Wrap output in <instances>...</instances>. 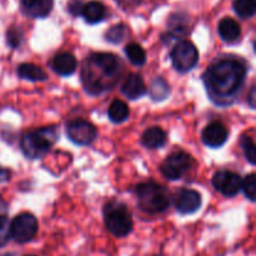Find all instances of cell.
<instances>
[{
  "mask_svg": "<svg viewBox=\"0 0 256 256\" xmlns=\"http://www.w3.org/2000/svg\"><path fill=\"white\" fill-rule=\"evenodd\" d=\"M82 8H84V4L80 0H72L69 2V12L70 14H72L74 16H78V15H82Z\"/></svg>",
  "mask_w": 256,
  "mask_h": 256,
  "instance_id": "29",
  "label": "cell"
},
{
  "mask_svg": "<svg viewBox=\"0 0 256 256\" xmlns=\"http://www.w3.org/2000/svg\"><path fill=\"white\" fill-rule=\"evenodd\" d=\"M76 58L72 52H60L55 55L52 59V66L55 72H58L62 76H69L76 69Z\"/></svg>",
  "mask_w": 256,
  "mask_h": 256,
  "instance_id": "15",
  "label": "cell"
},
{
  "mask_svg": "<svg viewBox=\"0 0 256 256\" xmlns=\"http://www.w3.org/2000/svg\"><path fill=\"white\" fill-rule=\"evenodd\" d=\"M125 54H126L130 62L132 65H135V66H142L146 62V54H145L142 45L136 44V42H130V44H128L125 46Z\"/></svg>",
  "mask_w": 256,
  "mask_h": 256,
  "instance_id": "21",
  "label": "cell"
},
{
  "mask_svg": "<svg viewBox=\"0 0 256 256\" xmlns=\"http://www.w3.org/2000/svg\"><path fill=\"white\" fill-rule=\"evenodd\" d=\"M242 189L244 192L246 199L250 202H255L256 198V176L255 174H250L242 180Z\"/></svg>",
  "mask_w": 256,
  "mask_h": 256,
  "instance_id": "26",
  "label": "cell"
},
{
  "mask_svg": "<svg viewBox=\"0 0 256 256\" xmlns=\"http://www.w3.org/2000/svg\"><path fill=\"white\" fill-rule=\"evenodd\" d=\"M125 35H126V26L124 24H118L108 30L105 39L112 44H119L125 39Z\"/></svg>",
  "mask_w": 256,
  "mask_h": 256,
  "instance_id": "25",
  "label": "cell"
},
{
  "mask_svg": "<svg viewBox=\"0 0 256 256\" xmlns=\"http://www.w3.org/2000/svg\"><path fill=\"white\" fill-rule=\"evenodd\" d=\"M12 238L18 244H26L32 242L38 232V220L30 212H22L10 222Z\"/></svg>",
  "mask_w": 256,
  "mask_h": 256,
  "instance_id": "7",
  "label": "cell"
},
{
  "mask_svg": "<svg viewBox=\"0 0 256 256\" xmlns=\"http://www.w3.org/2000/svg\"><path fill=\"white\" fill-rule=\"evenodd\" d=\"M122 92L126 99L138 100L146 94V85L142 80V75L130 74L124 80L122 85Z\"/></svg>",
  "mask_w": 256,
  "mask_h": 256,
  "instance_id": "13",
  "label": "cell"
},
{
  "mask_svg": "<svg viewBox=\"0 0 256 256\" xmlns=\"http://www.w3.org/2000/svg\"><path fill=\"white\" fill-rule=\"evenodd\" d=\"M54 0H20L22 12L30 18H45L50 14Z\"/></svg>",
  "mask_w": 256,
  "mask_h": 256,
  "instance_id": "14",
  "label": "cell"
},
{
  "mask_svg": "<svg viewBox=\"0 0 256 256\" xmlns=\"http://www.w3.org/2000/svg\"><path fill=\"white\" fill-rule=\"evenodd\" d=\"M130 115L129 106L126 102H124L120 99H115L114 102L110 104L109 109H108V116H109L110 122H115V124H120L128 120Z\"/></svg>",
  "mask_w": 256,
  "mask_h": 256,
  "instance_id": "20",
  "label": "cell"
},
{
  "mask_svg": "<svg viewBox=\"0 0 256 256\" xmlns=\"http://www.w3.org/2000/svg\"><path fill=\"white\" fill-rule=\"evenodd\" d=\"M154 256H162V255H154Z\"/></svg>",
  "mask_w": 256,
  "mask_h": 256,
  "instance_id": "34",
  "label": "cell"
},
{
  "mask_svg": "<svg viewBox=\"0 0 256 256\" xmlns=\"http://www.w3.org/2000/svg\"><path fill=\"white\" fill-rule=\"evenodd\" d=\"M174 204L180 214H192L202 206V195L192 189H180L175 194Z\"/></svg>",
  "mask_w": 256,
  "mask_h": 256,
  "instance_id": "11",
  "label": "cell"
},
{
  "mask_svg": "<svg viewBox=\"0 0 256 256\" xmlns=\"http://www.w3.org/2000/svg\"><path fill=\"white\" fill-rule=\"evenodd\" d=\"M192 165H194V162L189 154L184 152H176L165 159V162L160 166V170L168 180L174 182V180L182 179L188 172H190Z\"/></svg>",
  "mask_w": 256,
  "mask_h": 256,
  "instance_id": "8",
  "label": "cell"
},
{
  "mask_svg": "<svg viewBox=\"0 0 256 256\" xmlns=\"http://www.w3.org/2000/svg\"><path fill=\"white\" fill-rule=\"evenodd\" d=\"M104 222L110 234L116 238L128 236L132 230V215L120 202H110L105 205Z\"/></svg>",
  "mask_w": 256,
  "mask_h": 256,
  "instance_id": "5",
  "label": "cell"
},
{
  "mask_svg": "<svg viewBox=\"0 0 256 256\" xmlns=\"http://www.w3.org/2000/svg\"><path fill=\"white\" fill-rule=\"evenodd\" d=\"M249 104L250 106L254 109L255 108V88L252 86V89H250V92H249Z\"/></svg>",
  "mask_w": 256,
  "mask_h": 256,
  "instance_id": "31",
  "label": "cell"
},
{
  "mask_svg": "<svg viewBox=\"0 0 256 256\" xmlns=\"http://www.w3.org/2000/svg\"><path fill=\"white\" fill-rule=\"evenodd\" d=\"M58 130L55 126L40 128L22 135L20 146L22 154L29 159H40L44 156L50 148L58 142Z\"/></svg>",
  "mask_w": 256,
  "mask_h": 256,
  "instance_id": "3",
  "label": "cell"
},
{
  "mask_svg": "<svg viewBox=\"0 0 256 256\" xmlns=\"http://www.w3.org/2000/svg\"><path fill=\"white\" fill-rule=\"evenodd\" d=\"M256 9L255 0H235L234 2V10L240 18L249 19L254 16Z\"/></svg>",
  "mask_w": 256,
  "mask_h": 256,
  "instance_id": "23",
  "label": "cell"
},
{
  "mask_svg": "<svg viewBox=\"0 0 256 256\" xmlns=\"http://www.w3.org/2000/svg\"><path fill=\"white\" fill-rule=\"evenodd\" d=\"M212 182L215 190L222 192L224 196L232 198L239 194L242 190V180L236 172H229V170H219L214 174Z\"/></svg>",
  "mask_w": 256,
  "mask_h": 256,
  "instance_id": "10",
  "label": "cell"
},
{
  "mask_svg": "<svg viewBox=\"0 0 256 256\" xmlns=\"http://www.w3.org/2000/svg\"><path fill=\"white\" fill-rule=\"evenodd\" d=\"M10 178V172L8 169H4V168H0V182H6Z\"/></svg>",
  "mask_w": 256,
  "mask_h": 256,
  "instance_id": "30",
  "label": "cell"
},
{
  "mask_svg": "<svg viewBox=\"0 0 256 256\" xmlns=\"http://www.w3.org/2000/svg\"><path fill=\"white\" fill-rule=\"evenodd\" d=\"M218 30H219L222 39L228 42H236L240 38V34H242L239 22L232 19V18H224V19L220 20Z\"/></svg>",
  "mask_w": 256,
  "mask_h": 256,
  "instance_id": "17",
  "label": "cell"
},
{
  "mask_svg": "<svg viewBox=\"0 0 256 256\" xmlns=\"http://www.w3.org/2000/svg\"><path fill=\"white\" fill-rule=\"evenodd\" d=\"M82 15L89 24L100 22L105 16V8L100 2H89L82 8Z\"/></svg>",
  "mask_w": 256,
  "mask_h": 256,
  "instance_id": "19",
  "label": "cell"
},
{
  "mask_svg": "<svg viewBox=\"0 0 256 256\" xmlns=\"http://www.w3.org/2000/svg\"><path fill=\"white\" fill-rule=\"evenodd\" d=\"M138 205L146 214H160L169 209L170 198L164 186L154 182H142L135 189Z\"/></svg>",
  "mask_w": 256,
  "mask_h": 256,
  "instance_id": "4",
  "label": "cell"
},
{
  "mask_svg": "<svg viewBox=\"0 0 256 256\" xmlns=\"http://www.w3.org/2000/svg\"><path fill=\"white\" fill-rule=\"evenodd\" d=\"M8 212V206L2 199H0V216H6Z\"/></svg>",
  "mask_w": 256,
  "mask_h": 256,
  "instance_id": "32",
  "label": "cell"
},
{
  "mask_svg": "<svg viewBox=\"0 0 256 256\" xmlns=\"http://www.w3.org/2000/svg\"><path fill=\"white\" fill-rule=\"evenodd\" d=\"M246 74L248 64L242 58L226 55L214 60L204 74L210 100L220 106L232 104L244 85Z\"/></svg>",
  "mask_w": 256,
  "mask_h": 256,
  "instance_id": "1",
  "label": "cell"
},
{
  "mask_svg": "<svg viewBox=\"0 0 256 256\" xmlns=\"http://www.w3.org/2000/svg\"><path fill=\"white\" fill-rule=\"evenodd\" d=\"M229 138V130L220 122H212L202 130V142L206 146L218 149L222 148Z\"/></svg>",
  "mask_w": 256,
  "mask_h": 256,
  "instance_id": "12",
  "label": "cell"
},
{
  "mask_svg": "<svg viewBox=\"0 0 256 256\" xmlns=\"http://www.w3.org/2000/svg\"><path fill=\"white\" fill-rule=\"evenodd\" d=\"M66 135L76 145H89L96 138V128L82 119L72 120L66 124Z\"/></svg>",
  "mask_w": 256,
  "mask_h": 256,
  "instance_id": "9",
  "label": "cell"
},
{
  "mask_svg": "<svg viewBox=\"0 0 256 256\" xmlns=\"http://www.w3.org/2000/svg\"><path fill=\"white\" fill-rule=\"evenodd\" d=\"M166 142V134L159 126H152L145 130L142 136V144L148 149H160Z\"/></svg>",
  "mask_w": 256,
  "mask_h": 256,
  "instance_id": "16",
  "label": "cell"
},
{
  "mask_svg": "<svg viewBox=\"0 0 256 256\" xmlns=\"http://www.w3.org/2000/svg\"><path fill=\"white\" fill-rule=\"evenodd\" d=\"M172 66L179 72H189L199 62V52L189 40H180L172 50Z\"/></svg>",
  "mask_w": 256,
  "mask_h": 256,
  "instance_id": "6",
  "label": "cell"
},
{
  "mask_svg": "<svg viewBox=\"0 0 256 256\" xmlns=\"http://www.w3.org/2000/svg\"><path fill=\"white\" fill-rule=\"evenodd\" d=\"M18 75L22 79L30 82H44L48 79V74L40 66L30 62H24L18 66Z\"/></svg>",
  "mask_w": 256,
  "mask_h": 256,
  "instance_id": "18",
  "label": "cell"
},
{
  "mask_svg": "<svg viewBox=\"0 0 256 256\" xmlns=\"http://www.w3.org/2000/svg\"><path fill=\"white\" fill-rule=\"evenodd\" d=\"M170 94L169 85L165 80H162V78H158L154 79L152 82V86H150V96L155 102H162V100L166 99Z\"/></svg>",
  "mask_w": 256,
  "mask_h": 256,
  "instance_id": "22",
  "label": "cell"
},
{
  "mask_svg": "<svg viewBox=\"0 0 256 256\" xmlns=\"http://www.w3.org/2000/svg\"><path fill=\"white\" fill-rule=\"evenodd\" d=\"M22 32L19 28H12L6 32V42L12 48H18L22 42Z\"/></svg>",
  "mask_w": 256,
  "mask_h": 256,
  "instance_id": "28",
  "label": "cell"
},
{
  "mask_svg": "<svg viewBox=\"0 0 256 256\" xmlns=\"http://www.w3.org/2000/svg\"><path fill=\"white\" fill-rule=\"evenodd\" d=\"M12 239L10 222L6 216H0V248L5 246Z\"/></svg>",
  "mask_w": 256,
  "mask_h": 256,
  "instance_id": "27",
  "label": "cell"
},
{
  "mask_svg": "<svg viewBox=\"0 0 256 256\" xmlns=\"http://www.w3.org/2000/svg\"><path fill=\"white\" fill-rule=\"evenodd\" d=\"M24 256H36V255H24Z\"/></svg>",
  "mask_w": 256,
  "mask_h": 256,
  "instance_id": "33",
  "label": "cell"
},
{
  "mask_svg": "<svg viewBox=\"0 0 256 256\" xmlns=\"http://www.w3.org/2000/svg\"><path fill=\"white\" fill-rule=\"evenodd\" d=\"M240 144H242V152H244L245 158H246L248 162L252 165L256 164V146L254 144V140L252 139L248 135H242V140H240Z\"/></svg>",
  "mask_w": 256,
  "mask_h": 256,
  "instance_id": "24",
  "label": "cell"
},
{
  "mask_svg": "<svg viewBox=\"0 0 256 256\" xmlns=\"http://www.w3.org/2000/svg\"><path fill=\"white\" fill-rule=\"evenodd\" d=\"M122 72L119 58L112 52H94L82 64V80L85 92L99 95L118 82Z\"/></svg>",
  "mask_w": 256,
  "mask_h": 256,
  "instance_id": "2",
  "label": "cell"
}]
</instances>
